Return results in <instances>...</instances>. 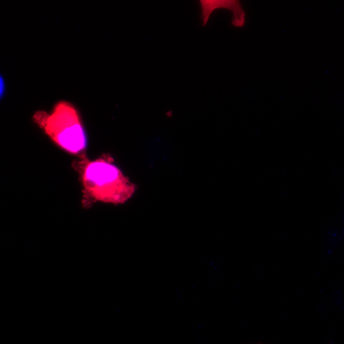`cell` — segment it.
I'll use <instances>...</instances> for the list:
<instances>
[{"label": "cell", "instance_id": "cell-1", "mask_svg": "<svg viewBox=\"0 0 344 344\" xmlns=\"http://www.w3.org/2000/svg\"><path fill=\"white\" fill-rule=\"evenodd\" d=\"M74 167L80 176L85 207L98 201L123 204L135 193L136 185L109 155H104L94 160L83 155L74 162Z\"/></svg>", "mask_w": 344, "mask_h": 344}, {"label": "cell", "instance_id": "cell-2", "mask_svg": "<svg viewBox=\"0 0 344 344\" xmlns=\"http://www.w3.org/2000/svg\"><path fill=\"white\" fill-rule=\"evenodd\" d=\"M33 120L62 150L73 155H85L87 134L78 110L71 103L60 101L51 112L38 111Z\"/></svg>", "mask_w": 344, "mask_h": 344}, {"label": "cell", "instance_id": "cell-3", "mask_svg": "<svg viewBox=\"0 0 344 344\" xmlns=\"http://www.w3.org/2000/svg\"><path fill=\"white\" fill-rule=\"evenodd\" d=\"M201 21L203 26L207 25L212 12L216 9L225 8L233 14L232 23L235 27H243L246 22V12L241 2L237 0H201Z\"/></svg>", "mask_w": 344, "mask_h": 344}, {"label": "cell", "instance_id": "cell-4", "mask_svg": "<svg viewBox=\"0 0 344 344\" xmlns=\"http://www.w3.org/2000/svg\"><path fill=\"white\" fill-rule=\"evenodd\" d=\"M341 233L336 227H330L327 238L328 246L332 249H337L341 246L343 242Z\"/></svg>", "mask_w": 344, "mask_h": 344}, {"label": "cell", "instance_id": "cell-5", "mask_svg": "<svg viewBox=\"0 0 344 344\" xmlns=\"http://www.w3.org/2000/svg\"><path fill=\"white\" fill-rule=\"evenodd\" d=\"M341 235H342V237H343V239L344 240V229L343 230V231H342Z\"/></svg>", "mask_w": 344, "mask_h": 344}, {"label": "cell", "instance_id": "cell-6", "mask_svg": "<svg viewBox=\"0 0 344 344\" xmlns=\"http://www.w3.org/2000/svg\"><path fill=\"white\" fill-rule=\"evenodd\" d=\"M343 224L344 225V213L343 214Z\"/></svg>", "mask_w": 344, "mask_h": 344}]
</instances>
